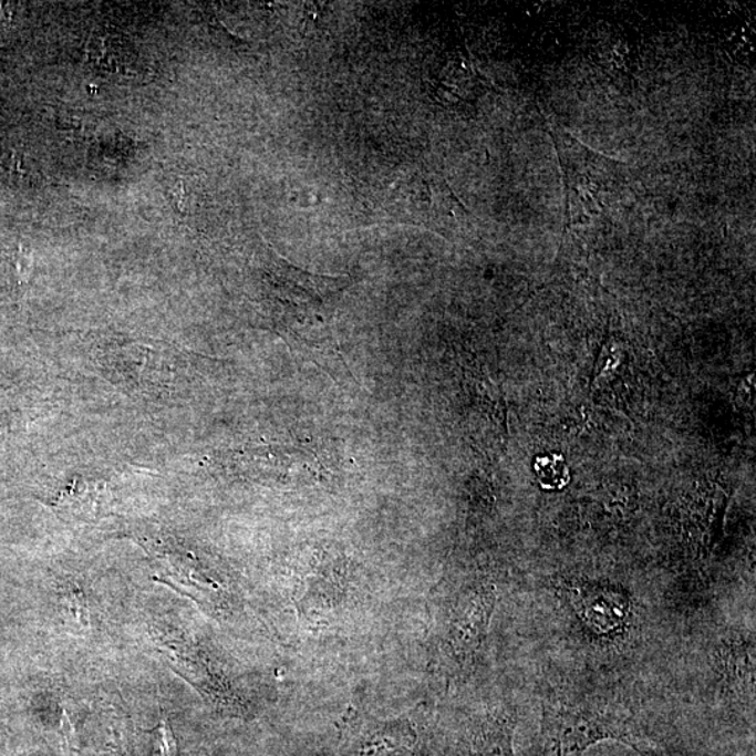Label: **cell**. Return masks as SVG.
Listing matches in <instances>:
<instances>
[{
  "label": "cell",
  "instance_id": "cell-1",
  "mask_svg": "<svg viewBox=\"0 0 756 756\" xmlns=\"http://www.w3.org/2000/svg\"><path fill=\"white\" fill-rule=\"evenodd\" d=\"M608 739L631 745L641 755L657 745L621 703L600 695H548L534 756H583Z\"/></svg>",
  "mask_w": 756,
  "mask_h": 756
},
{
  "label": "cell",
  "instance_id": "cell-2",
  "mask_svg": "<svg viewBox=\"0 0 756 756\" xmlns=\"http://www.w3.org/2000/svg\"><path fill=\"white\" fill-rule=\"evenodd\" d=\"M495 602V587L489 583L470 586L458 596L446 631V648L457 664H469L479 652L488 633Z\"/></svg>",
  "mask_w": 756,
  "mask_h": 756
},
{
  "label": "cell",
  "instance_id": "cell-3",
  "mask_svg": "<svg viewBox=\"0 0 756 756\" xmlns=\"http://www.w3.org/2000/svg\"><path fill=\"white\" fill-rule=\"evenodd\" d=\"M568 594L581 621L596 633L611 634L625 625L629 600L620 591L605 586L583 583L569 587Z\"/></svg>",
  "mask_w": 756,
  "mask_h": 756
},
{
  "label": "cell",
  "instance_id": "cell-4",
  "mask_svg": "<svg viewBox=\"0 0 756 756\" xmlns=\"http://www.w3.org/2000/svg\"><path fill=\"white\" fill-rule=\"evenodd\" d=\"M414 743V729L406 722H363L348 728L343 756H401Z\"/></svg>",
  "mask_w": 756,
  "mask_h": 756
},
{
  "label": "cell",
  "instance_id": "cell-5",
  "mask_svg": "<svg viewBox=\"0 0 756 756\" xmlns=\"http://www.w3.org/2000/svg\"><path fill=\"white\" fill-rule=\"evenodd\" d=\"M86 61L94 71L115 81H131L142 75L131 42L111 29L94 30L89 37Z\"/></svg>",
  "mask_w": 756,
  "mask_h": 756
},
{
  "label": "cell",
  "instance_id": "cell-6",
  "mask_svg": "<svg viewBox=\"0 0 756 756\" xmlns=\"http://www.w3.org/2000/svg\"><path fill=\"white\" fill-rule=\"evenodd\" d=\"M516 716L507 712H496L474 724L459 744L457 756H515Z\"/></svg>",
  "mask_w": 756,
  "mask_h": 756
},
{
  "label": "cell",
  "instance_id": "cell-7",
  "mask_svg": "<svg viewBox=\"0 0 756 756\" xmlns=\"http://www.w3.org/2000/svg\"><path fill=\"white\" fill-rule=\"evenodd\" d=\"M534 469H536L538 483L542 489L560 490L569 484V468L565 458L559 454L537 457Z\"/></svg>",
  "mask_w": 756,
  "mask_h": 756
},
{
  "label": "cell",
  "instance_id": "cell-8",
  "mask_svg": "<svg viewBox=\"0 0 756 756\" xmlns=\"http://www.w3.org/2000/svg\"><path fill=\"white\" fill-rule=\"evenodd\" d=\"M156 756H178L177 739L170 724L162 721L157 728Z\"/></svg>",
  "mask_w": 756,
  "mask_h": 756
},
{
  "label": "cell",
  "instance_id": "cell-9",
  "mask_svg": "<svg viewBox=\"0 0 756 756\" xmlns=\"http://www.w3.org/2000/svg\"><path fill=\"white\" fill-rule=\"evenodd\" d=\"M650 756H670L669 754H665L663 749L655 750L654 754Z\"/></svg>",
  "mask_w": 756,
  "mask_h": 756
}]
</instances>
